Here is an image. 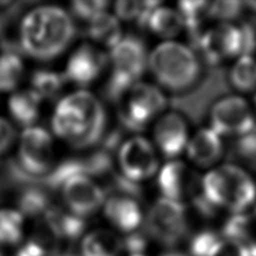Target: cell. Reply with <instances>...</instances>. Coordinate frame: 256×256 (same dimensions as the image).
<instances>
[{"mask_svg":"<svg viewBox=\"0 0 256 256\" xmlns=\"http://www.w3.org/2000/svg\"><path fill=\"white\" fill-rule=\"evenodd\" d=\"M76 35L71 16L56 6H43L24 17L20 30V46L30 56L48 61L66 50Z\"/></svg>","mask_w":256,"mask_h":256,"instance_id":"obj_1","label":"cell"},{"mask_svg":"<svg viewBox=\"0 0 256 256\" xmlns=\"http://www.w3.org/2000/svg\"><path fill=\"white\" fill-rule=\"evenodd\" d=\"M106 112L88 91L81 90L58 102L53 116L56 134L76 148L98 144L104 135Z\"/></svg>","mask_w":256,"mask_h":256,"instance_id":"obj_2","label":"cell"},{"mask_svg":"<svg viewBox=\"0 0 256 256\" xmlns=\"http://www.w3.org/2000/svg\"><path fill=\"white\" fill-rule=\"evenodd\" d=\"M201 194L214 209L243 214L256 200V184L248 172L235 164H222L201 179Z\"/></svg>","mask_w":256,"mask_h":256,"instance_id":"obj_3","label":"cell"},{"mask_svg":"<svg viewBox=\"0 0 256 256\" xmlns=\"http://www.w3.org/2000/svg\"><path fill=\"white\" fill-rule=\"evenodd\" d=\"M148 68L162 88L172 92L190 89L200 76V64L186 45L166 40L148 56Z\"/></svg>","mask_w":256,"mask_h":256,"instance_id":"obj_4","label":"cell"},{"mask_svg":"<svg viewBox=\"0 0 256 256\" xmlns=\"http://www.w3.org/2000/svg\"><path fill=\"white\" fill-rule=\"evenodd\" d=\"M148 56L145 44L135 36L122 38L112 50L109 56L112 73L104 90L109 100L120 102L132 86L138 84L148 68Z\"/></svg>","mask_w":256,"mask_h":256,"instance_id":"obj_5","label":"cell"},{"mask_svg":"<svg viewBox=\"0 0 256 256\" xmlns=\"http://www.w3.org/2000/svg\"><path fill=\"white\" fill-rule=\"evenodd\" d=\"M120 120L130 130H143L155 118L163 115L166 98L156 86L138 82L122 96Z\"/></svg>","mask_w":256,"mask_h":256,"instance_id":"obj_6","label":"cell"},{"mask_svg":"<svg viewBox=\"0 0 256 256\" xmlns=\"http://www.w3.org/2000/svg\"><path fill=\"white\" fill-rule=\"evenodd\" d=\"M145 227L148 235L158 243L168 246L178 244L188 232L184 204L161 196L146 214Z\"/></svg>","mask_w":256,"mask_h":256,"instance_id":"obj_7","label":"cell"},{"mask_svg":"<svg viewBox=\"0 0 256 256\" xmlns=\"http://www.w3.org/2000/svg\"><path fill=\"white\" fill-rule=\"evenodd\" d=\"M54 160L53 142L48 132L40 127H30L22 132L16 163L22 176L40 179L52 171Z\"/></svg>","mask_w":256,"mask_h":256,"instance_id":"obj_8","label":"cell"},{"mask_svg":"<svg viewBox=\"0 0 256 256\" xmlns=\"http://www.w3.org/2000/svg\"><path fill=\"white\" fill-rule=\"evenodd\" d=\"M248 30L232 22H219L200 36L199 45L210 63H220L230 58L248 56Z\"/></svg>","mask_w":256,"mask_h":256,"instance_id":"obj_9","label":"cell"},{"mask_svg":"<svg viewBox=\"0 0 256 256\" xmlns=\"http://www.w3.org/2000/svg\"><path fill=\"white\" fill-rule=\"evenodd\" d=\"M210 128L220 137H245L255 130L254 112L242 97H224L212 108Z\"/></svg>","mask_w":256,"mask_h":256,"instance_id":"obj_10","label":"cell"},{"mask_svg":"<svg viewBox=\"0 0 256 256\" xmlns=\"http://www.w3.org/2000/svg\"><path fill=\"white\" fill-rule=\"evenodd\" d=\"M118 163L122 176L132 184L150 179L160 168L156 148L142 136H134L122 144Z\"/></svg>","mask_w":256,"mask_h":256,"instance_id":"obj_11","label":"cell"},{"mask_svg":"<svg viewBox=\"0 0 256 256\" xmlns=\"http://www.w3.org/2000/svg\"><path fill=\"white\" fill-rule=\"evenodd\" d=\"M63 199L70 212L86 218L98 212L106 202V194L89 176H76L61 186Z\"/></svg>","mask_w":256,"mask_h":256,"instance_id":"obj_12","label":"cell"},{"mask_svg":"<svg viewBox=\"0 0 256 256\" xmlns=\"http://www.w3.org/2000/svg\"><path fill=\"white\" fill-rule=\"evenodd\" d=\"M158 186L162 198L184 204L186 198H194L201 191V180L184 162L173 160L158 170Z\"/></svg>","mask_w":256,"mask_h":256,"instance_id":"obj_13","label":"cell"},{"mask_svg":"<svg viewBox=\"0 0 256 256\" xmlns=\"http://www.w3.org/2000/svg\"><path fill=\"white\" fill-rule=\"evenodd\" d=\"M153 137L155 148L166 158H174L184 153L188 146V124L180 114H163L155 122Z\"/></svg>","mask_w":256,"mask_h":256,"instance_id":"obj_14","label":"cell"},{"mask_svg":"<svg viewBox=\"0 0 256 256\" xmlns=\"http://www.w3.org/2000/svg\"><path fill=\"white\" fill-rule=\"evenodd\" d=\"M109 58L94 45L82 44L68 58L64 76L79 86H88L102 74Z\"/></svg>","mask_w":256,"mask_h":256,"instance_id":"obj_15","label":"cell"},{"mask_svg":"<svg viewBox=\"0 0 256 256\" xmlns=\"http://www.w3.org/2000/svg\"><path fill=\"white\" fill-rule=\"evenodd\" d=\"M104 214L117 230L132 234L144 222V214L136 196L115 194L104 202Z\"/></svg>","mask_w":256,"mask_h":256,"instance_id":"obj_16","label":"cell"},{"mask_svg":"<svg viewBox=\"0 0 256 256\" xmlns=\"http://www.w3.org/2000/svg\"><path fill=\"white\" fill-rule=\"evenodd\" d=\"M186 150L196 166L210 168L220 161L224 154L222 137L210 127L201 128L190 137Z\"/></svg>","mask_w":256,"mask_h":256,"instance_id":"obj_17","label":"cell"},{"mask_svg":"<svg viewBox=\"0 0 256 256\" xmlns=\"http://www.w3.org/2000/svg\"><path fill=\"white\" fill-rule=\"evenodd\" d=\"M58 240L60 238L43 218L36 224L30 238L18 250L16 256H56Z\"/></svg>","mask_w":256,"mask_h":256,"instance_id":"obj_18","label":"cell"},{"mask_svg":"<svg viewBox=\"0 0 256 256\" xmlns=\"http://www.w3.org/2000/svg\"><path fill=\"white\" fill-rule=\"evenodd\" d=\"M145 26L158 38L166 40V42L172 40L186 28L184 18L178 9L161 4L153 9Z\"/></svg>","mask_w":256,"mask_h":256,"instance_id":"obj_19","label":"cell"},{"mask_svg":"<svg viewBox=\"0 0 256 256\" xmlns=\"http://www.w3.org/2000/svg\"><path fill=\"white\" fill-rule=\"evenodd\" d=\"M42 104L40 96L33 89L17 91L9 99V112L18 124L30 128L33 126L40 114Z\"/></svg>","mask_w":256,"mask_h":256,"instance_id":"obj_20","label":"cell"},{"mask_svg":"<svg viewBox=\"0 0 256 256\" xmlns=\"http://www.w3.org/2000/svg\"><path fill=\"white\" fill-rule=\"evenodd\" d=\"M86 35L96 43L112 50L122 38L117 17L104 12L89 22Z\"/></svg>","mask_w":256,"mask_h":256,"instance_id":"obj_21","label":"cell"},{"mask_svg":"<svg viewBox=\"0 0 256 256\" xmlns=\"http://www.w3.org/2000/svg\"><path fill=\"white\" fill-rule=\"evenodd\" d=\"M58 238L76 240L86 228V220L70 212L52 206L43 217Z\"/></svg>","mask_w":256,"mask_h":256,"instance_id":"obj_22","label":"cell"},{"mask_svg":"<svg viewBox=\"0 0 256 256\" xmlns=\"http://www.w3.org/2000/svg\"><path fill=\"white\" fill-rule=\"evenodd\" d=\"M124 243L114 232L104 230L86 235L81 244L82 256H120Z\"/></svg>","mask_w":256,"mask_h":256,"instance_id":"obj_23","label":"cell"},{"mask_svg":"<svg viewBox=\"0 0 256 256\" xmlns=\"http://www.w3.org/2000/svg\"><path fill=\"white\" fill-rule=\"evenodd\" d=\"M24 189L18 200L20 212L22 216L44 217L48 210L52 207L51 199L44 186L28 184V186H25Z\"/></svg>","mask_w":256,"mask_h":256,"instance_id":"obj_24","label":"cell"},{"mask_svg":"<svg viewBox=\"0 0 256 256\" xmlns=\"http://www.w3.org/2000/svg\"><path fill=\"white\" fill-rule=\"evenodd\" d=\"M230 84L240 92L256 91V60L248 56L237 58L230 70Z\"/></svg>","mask_w":256,"mask_h":256,"instance_id":"obj_25","label":"cell"},{"mask_svg":"<svg viewBox=\"0 0 256 256\" xmlns=\"http://www.w3.org/2000/svg\"><path fill=\"white\" fill-rule=\"evenodd\" d=\"M24 66L18 52L4 51L0 56V91H12L20 84Z\"/></svg>","mask_w":256,"mask_h":256,"instance_id":"obj_26","label":"cell"},{"mask_svg":"<svg viewBox=\"0 0 256 256\" xmlns=\"http://www.w3.org/2000/svg\"><path fill=\"white\" fill-rule=\"evenodd\" d=\"M24 235V216L17 210H0V245L20 243Z\"/></svg>","mask_w":256,"mask_h":256,"instance_id":"obj_27","label":"cell"},{"mask_svg":"<svg viewBox=\"0 0 256 256\" xmlns=\"http://www.w3.org/2000/svg\"><path fill=\"white\" fill-rule=\"evenodd\" d=\"M66 82L63 73L53 71H36L32 76V86L42 99H54L60 94Z\"/></svg>","mask_w":256,"mask_h":256,"instance_id":"obj_28","label":"cell"},{"mask_svg":"<svg viewBox=\"0 0 256 256\" xmlns=\"http://www.w3.org/2000/svg\"><path fill=\"white\" fill-rule=\"evenodd\" d=\"M160 4L158 2H118L115 4V12L122 20L136 22L145 26L150 12Z\"/></svg>","mask_w":256,"mask_h":256,"instance_id":"obj_29","label":"cell"},{"mask_svg":"<svg viewBox=\"0 0 256 256\" xmlns=\"http://www.w3.org/2000/svg\"><path fill=\"white\" fill-rule=\"evenodd\" d=\"M209 4L207 2H181L178 4V10L184 18L186 28L196 30L206 17H208Z\"/></svg>","mask_w":256,"mask_h":256,"instance_id":"obj_30","label":"cell"},{"mask_svg":"<svg viewBox=\"0 0 256 256\" xmlns=\"http://www.w3.org/2000/svg\"><path fill=\"white\" fill-rule=\"evenodd\" d=\"M244 9L243 2H214L209 4L208 17L220 22H230L240 15Z\"/></svg>","mask_w":256,"mask_h":256,"instance_id":"obj_31","label":"cell"},{"mask_svg":"<svg viewBox=\"0 0 256 256\" xmlns=\"http://www.w3.org/2000/svg\"><path fill=\"white\" fill-rule=\"evenodd\" d=\"M220 238L222 236L214 234V232L204 230L198 232L190 244L192 256H209Z\"/></svg>","mask_w":256,"mask_h":256,"instance_id":"obj_32","label":"cell"},{"mask_svg":"<svg viewBox=\"0 0 256 256\" xmlns=\"http://www.w3.org/2000/svg\"><path fill=\"white\" fill-rule=\"evenodd\" d=\"M209 256H252L248 246L235 240L225 238L222 236L220 240L214 246Z\"/></svg>","mask_w":256,"mask_h":256,"instance_id":"obj_33","label":"cell"},{"mask_svg":"<svg viewBox=\"0 0 256 256\" xmlns=\"http://www.w3.org/2000/svg\"><path fill=\"white\" fill-rule=\"evenodd\" d=\"M107 4L106 2H74L71 4V9L78 18L90 22L99 14L106 12L104 8Z\"/></svg>","mask_w":256,"mask_h":256,"instance_id":"obj_34","label":"cell"},{"mask_svg":"<svg viewBox=\"0 0 256 256\" xmlns=\"http://www.w3.org/2000/svg\"><path fill=\"white\" fill-rule=\"evenodd\" d=\"M15 140V130L12 124L0 117V156L10 148Z\"/></svg>","mask_w":256,"mask_h":256,"instance_id":"obj_35","label":"cell"},{"mask_svg":"<svg viewBox=\"0 0 256 256\" xmlns=\"http://www.w3.org/2000/svg\"><path fill=\"white\" fill-rule=\"evenodd\" d=\"M244 9H248V10H250L256 14V2H243Z\"/></svg>","mask_w":256,"mask_h":256,"instance_id":"obj_36","label":"cell"},{"mask_svg":"<svg viewBox=\"0 0 256 256\" xmlns=\"http://www.w3.org/2000/svg\"><path fill=\"white\" fill-rule=\"evenodd\" d=\"M163 256H186V255L180 254V253H176V252H171V253H168V254L163 255Z\"/></svg>","mask_w":256,"mask_h":256,"instance_id":"obj_37","label":"cell"},{"mask_svg":"<svg viewBox=\"0 0 256 256\" xmlns=\"http://www.w3.org/2000/svg\"><path fill=\"white\" fill-rule=\"evenodd\" d=\"M56 256H74V255H71V254H63V255H56Z\"/></svg>","mask_w":256,"mask_h":256,"instance_id":"obj_38","label":"cell"},{"mask_svg":"<svg viewBox=\"0 0 256 256\" xmlns=\"http://www.w3.org/2000/svg\"><path fill=\"white\" fill-rule=\"evenodd\" d=\"M130 256H144V255H142V254H132Z\"/></svg>","mask_w":256,"mask_h":256,"instance_id":"obj_39","label":"cell"},{"mask_svg":"<svg viewBox=\"0 0 256 256\" xmlns=\"http://www.w3.org/2000/svg\"><path fill=\"white\" fill-rule=\"evenodd\" d=\"M254 104H255V109H256V94H255V99H254Z\"/></svg>","mask_w":256,"mask_h":256,"instance_id":"obj_40","label":"cell"},{"mask_svg":"<svg viewBox=\"0 0 256 256\" xmlns=\"http://www.w3.org/2000/svg\"><path fill=\"white\" fill-rule=\"evenodd\" d=\"M254 218H255V220H256V208H255V212H254Z\"/></svg>","mask_w":256,"mask_h":256,"instance_id":"obj_41","label":"cell"}]
</instances>
